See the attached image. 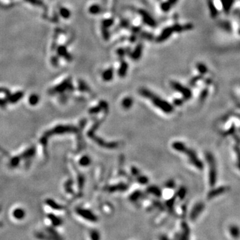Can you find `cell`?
<instances>
[{
    "label": "cell",
    "mask_w": 240,
    "mask_h": 240,
    "mask_svg": "<svg viewBox=\"0 0 240 240\" xmlns=\"http://www.w3.org/2000/svg\"><path fill=\"white\" fill-rule=\"evenodd\" d=\"M48 218H49V220H50L52 225L54 227L60 226L62 224V223H63V221H62L61 218L57 217L56 215L52 214V213L48 215Z\"/></svg>",
    "instance_id": "30bf717a"
},
{
    "label": "cell",
    "mask_w": 240,
    "mask_h": 240,
    "mask_svg": "<svg viewBox=\"0 0 240 240\" xmlns=\"http://www.w3.org/2000/svg\"><path fill=\"white\" fill-rule=\"evenodd\" d=\"M173 147L175 150L178 151L180 152H183L184 153H186V155L188 156L189 161H191L192 163H193L195 165V166L197 167V168H200L201 167V163L199 161H198V159L196 158V155H195V153L191 151L189 149H187L186 145H184V143H181V142H175L173 144Z\"/></svg>",
    "instance_id": "7a4b0ae2"
},
{
    "label": "cell",
    "mask_w": 240,
    "mask_h": 240,
    "mask_svg": "<svg viewBox=\"0 0 240 240\" xmlns=\"http://www.w3.org/2000/svg\"><path fill=\"white\" fill-rule=\"evenodd\" d=\"M139 13L142 17L143 22H144L146 25L150 26V27H156L157 23H156L155 21L153 20V18L147 12H146L145 10L143 9H140Z\"/></svg>",
    "instance_id": "5b68a950"
},
{
    "label": "cell",
    "mask_w": 240,
    "mask_h": 240,
    "mask_svg": "<svg viewBox=\"0 0 240 240\" xmlns=\"http://www.w3.org/2000/svg\"><path fill=\"white\" fill-rule=\"evenodd\" d=\"M132 34L135 35L136 33H140V30H141V27H138V26H137V27H132Z\"/></svg>",
    "instance_id": "1f68e13d"
},
{
    "label": "cell",
    "mask_w": 240,
    "mask_h": 240,
    "mask_svg": "<svg viewBox=\"0 0 240 240\" xmlns=\"http://www.w3.org/2000/svg\"><path fill=\"white\" fill-rule=\"evenodd\" d=\"M35 153V150L34 147H32L29 150H26L25 152L23 153L22 157L23 158H30L33 157Z\"/></svg>",
    "instance_id": "2e32d148"
},
{
    "label": "cell",
    "mask_w": 240,
    "mask_h": 240,
    "mask_svg": "<svg viewBox=\"0 0 240 240\" xmlns=\"http://www.w3.org/2000/svg\"><path fill=\"white\" fill-rule=\"evenodd\" d=\"M13 216L17 220H22L25 216V211L22 208H17L13 212Z\"/></svg>",
    "instance_id": "8fae6325"
},
{
    "label": "cell",
    "mask_w": 240,
    "mask_h": 240,
    "mask_svg": "<svg viewBox=\"0 0 240 240\" xmlns=\"http://www.w3.org/2000/svg\"><path fill=\"white\" fill-rule=\"evenodd\" d=\"M101 33H102V36L105 40H108L109 39V33L108 30V28L102 27L101 28Z\"/></svg>",
    "instance_id": "d4e9b609"
},
{
    "label": "cell",
    "mask_w": 240,
    "mask_h": 240,
    "mask_svg": "<svg viewBox=\"0 0 240 240\" xmlns=\"http://www.w3.org/2000/svg\"><path fill=\"white\" fill-rule=\"evenodd\" d=\"M140 93L143 97L147 98L148 100L152 101V103L156 108L160 109L165 113H171V111H173V107L171 105L150 91L146 90V89H142L140 90Z\"/></svg>",
    "instance_id": "6da1fadb"
},
{
    "label": "cell",
    "mask_w": 240,
    "mask_h": 240,
    "mask_svg": "<svg viewBox=\"0 0 240 240\" xmlns=\"http://www.w3.org/2000/svg\"><path fill=\"white\" fill-rule=\"evenodd\" d=\"M113 69H108L106 70V71L103 73L102 77L104 81H106V82H109V81H111V80L113 78Z\"/></svg>",
    "instance_id": "5bb4252c"
},
{
    "label": "cell",
    "mask_w": 240,
    "mask_h": 240,
    "mask_svg": "<svg viewBox=\"0 0 240 240\" xmlns=\"http://www.w3.org/2000/svg\"><path fill=\"white\" fill-rule=\"evenodd\" d=\"M130 25V23L127 20H123L120 23V26H121V27H124V28H128Z\"/></svg>",
    "instance_id": "4dcf8cb0"
},
{
    "label": "cell",
    "mask_w": 240,
    "mask_h": 240,
    "mask_svg": "<svg viewBox=\"0 0 240 240\" xmlns=\"http://www.w3.org/2000/svg\"><path fill=\"white\" fill-rule=\"evenodd\" d=\"M149 192H150V193H152L154 195H159L160 194V189H159L158 187H150V189H149Z\"/></svg>",
    "instance_id": "f1b7e54d"
},
{
    "label": "cell",
    "mask_w": 240,
    "mask_h": 240,
    "mask_svg": "<svg viewBox=\"0 0 240 240\" xmlns=\"http://www.w3.org/2000/svg\"><path fill=\"white\" fill-rule=\"evenodd\" d=\"M132 105V100L130 98H126L122 101V106L124 108L128 109Z\"/></svg>",
    "instance_id": "d6986e66"
},
{
    "label": "cell",
    "mask_w": 240,
    "mask_h": 240,
    "mask_svg": "<svg viewBox=\"0 0 240 240\" xmlns=\"http://www.w3.org/2000/svg\"><path fill=\"white\" fill-rule=\"evenodd\" d=\"M46 232L49 236L51 237V238L52 240H63L61 236L57 233V231L56 230H55L54 229L52 228H46Z\"/></svg>",
    "instance_id": "9c48e42d"
},
{
    "label": "cell",
    "mask_w": 240,
    "mask_h": 240,
    "mask_svg": "<svg viewBox=\"0 0 240 240\" xmlns=\"http://www.w3.org/2000/svg\"><path fill=\"white\" fill-rule=\"evenodd\" d=\"M62 13H63V15H64V17H68L69 15V11H68V10L66 9L62 10Z\"/></svg>",
    "instance_id": "d6a6232c"
},
{
    "label": "cell",
    "mask_w": 240,
    "mask_h": 240,
    "mask_svg": "<svg viewBox=\"0 0 240 240\" xmlns=\"http://www.w3.org/2000/svg\"><path fill=\"white\" fill-rule=\"evenodd\" d=\"M197 68L201 74H203L207 72V67H206V66L203 64H197Z\"/></svg>",
    "instance_id": "4316f807"
},
{
    "label": "cell",
    "mask_w": 240,
    "mask_h": 240,
    "mask_svg": "<svg viewBox=\"0 0 240 240\" xmlns=\"http://www.w3.org/2000/svg\"><path fill=\"white\" fill-rule=\"evenodd\" d=\"M23 97V93L22 92H18L17 93H15L14 95H12V97H10L9 98V102H11L12 103H16L18 100H20L21 98Z\"/></svg>",
    "instance_id": "e0dca14e"
},
{
    "label": "cell",
    "mask_w": 240,
    "mask_h": 240,
    "mask_svg": "<svg viewBox=\"0 0 240 240\" xmlns=\"http://www.w3.org/2000/svg\"><path fill=\"white\" fill-rule=\"evenodd\" d=\"M171 6L172 5L169 3V1L163 2V3H162L161 5V8L164 12H168L171 8Z\"/></svg>",
    "instance_id": "44dd1931"
},
{
    "label": "cell",
    "mask_w": 240,
    "mask_h": 240,
    "mask_svg": "<svg viewBox=\"0 0 240 240\" xmlns=\"http://www.w3.org/2000/svg\"><path fill=\"white\" fill-rule=\"evenodd\" d=\"M90 163V160L87 156H84L80 161V163L82 166H87Z\"/></svg>",
    "instance_id": "cb8c5ba5"
},
{
    "label": "cell",
    "mask_w": 240,
    "mask_h": 240,
    "mask_svg": "<svg viewBox=\"0 0 240 240\" xmlns=\"http://www.w3.org/2000/svg\"><path fill=\"white\" fill-rule=\"evenodd\" d=\"M20 161V159L19 158L15 157L12 159L11 161H10V165H11L12 167H16V166H17L18 164H19Z\"/></svg>",
    "instance_id": "83f0119b"
},
{
    "label": "cell",
    "mask_w": 240,
    "mask_h": 240,
    "mask_svg": "<svg viewBox=\"0 0 240 240\" xmlns=\"http://www.w3.org/2000/svg\"><path fill=\"white\" fill-rule=\"evenodd\" d=\"M39 98L37 95H32L29 99V102L32 106H35L38 103Z\"/></svg>",
    "instance_id": "7402d4cb"
},
{
    "label": "cell",
    "mask_w": 240,
    "mask_h": 240,
    "mask_svg": "<svg viewBox=\"0 0 240 240\" xmlns=\"http://www.w3.org/2000/svg\"><path fill=\"white\" fill-rule=\"evenodd\" d=\"M171 85L174 90L178 91L180 93H181L182 94H183L184 97L186 99H189L191 98L192 92L187 87H184V85H182L181 84H180L179 83L176 82H171Z\"/></svg>",
    "instance_id": "277c9868"
},
{
    "label": "cell",
    "mask_w": 240,
    "mask_h": 240,
    "mask_svg": "<svg viewBox=\"0 0 240 240\" xmlns=\"http://www.w3.org/2000/svg\"><path fill=\"white\" fill-rule=\"evenodd\" d=\"M168 1L172 5V6H173V5H174L175 4L177 3V0H168Z\"/></svg>",
    "instance_id": "e575fe53"
},
{
    "label": "cell",
    "mask_w": 240,
    "mask_h": 240,
    "mask_svg": "<svg viewBox=\"0 0 240 240\" xmlns=\"http://www.w3.org/2000/svg\"><path fill=\"white\" fill-rule=\"evenodd\" d=\"M76 212L78 215H80L81 217L84 218L86 220L90 221H97V217L90 211L82 208H78L76 210Z\"/></svg>",
    "instance_id": "8992f818"
},
{
    "label": "cell",
    "mask_w": 240,
    "mask_h": 240,
    "mask_svg": "<svg viewBox=\"0 0 240 240\" xmlns=\"http://www.w3.org/2000/svg\"><path fill=\"white\" fill-rule=\"evenodd\" d=\"M113 19H106L104 20L102 22V27L108 28L113 24Z\"/></svg>",
    "instance_id": "603a6c76"
},
{
    "label": "cell",
    "mask_w": 240,
    "mask_h": 240,
    "mask_svg": "<svg viewBox=\"0 0 240 240\" xmlns=\"http://www.w3.org/2000/svg\"><path fill=\"white\" fill-rule=\"evenodd\" d=\"M208 7L209 9L210 10V14L211 15H212V17L213 18L216 17L218 15V10L216 9V7L214 4H213V2L212 1V0H209L208 1Z\"/></svg>",
    "instance_id": "9a60e30c"
},
{
    "label": "cell",
    "mask_w": 240,
    "mask_h": 240,
    "mask_svg": "<svg viewBox=\"0 0 240 240\" xmlns=\"http://www.w3.org/2000/svg\"><path fill=\"white\" fill-rule=\"evenodd\" d=\"M76 131L75 127H74L70 126H58L55 127L54 129L50 130L48 132H47L44 136L48 138L50 135L53 134H64L66 133L74 132Z\"/></svg>",
    "instance_id": "3957f363"
},
{
    "label": "cell",
    "mask_w": 240,
    "mask_h": 240,
    "mask_svg": "<svg viewBox=\"0 0 240 240\" xmlns=\"http://www.w3.org/2000/svg\"><path fill=\"white\" fill-rule=\"evenodd\" d=\"M127 69H128V64L124 61H121V66H120L118 71V74L119 76L121 77H124L126 76L127 72Z\"/></svg>",
    "instance_id": "4fadbf2b"
},
{
    "label": "cell",
    "mask_w": 240,
    "mask_h": 240,
    "mask_svg": "<svg viewBox=\"0 0 240 240\" xmlns=\"http://www.w3.org/2000/svg\"><path fill=\"white\" fill-rule=\"evenodd\" d=\"M6 103H7V101H5L4 100H0V106L1 107V108H4L6 106Z\"/></svg>",
    "instance_id": "836d02e7"
},
{
    "label": "cell",
    "mask_w": 240,
    "mask_h": 240,
    "mask_svg": "<svg viewBox=\"0 0 240 240\" xmlns=\"http://www.w3.org/2000/svg\"><path fill=\"white\" fill-rule=\"evenodd\" d=\"M141 37L147 40H153V38H154L152 33L147 32H142V34H141Z\"/></svg>",
    "instance_id": "484cf974"
},
{
    "label": "cell",
    "mask_w": 240,
    "mask_h": 240,
    "mask_svg": "<svg viewBox=\"0 0 240 240\" xmlns=\"http://www.w3.org/2000/svg\"><path fill=\"white\" fill-rule=\"evenodd\" d=\"M90 238L92 240H100V236L99 232L97 230H92L90 233Z\"/></svg>",
    "instance_id": "ffe728a7"
},
{
    "label": "cell",
    "mask_w": 240,
    "mask_h": 240,
    "mask_svg": "<svg viewBox=\"0 0 240 240\" xmlns=\"http://www.w3.org/2000/svg\"><path fill=\"white\" fill-rule=\"evenodd\" d=\"M89 11L92 14H98L101 12V7L98 5H93L90 7Z\"/></svg>",
    "instance_id": "ac0fdd59"
},
{
    "label": "cell",
    "mask_w": 240,
    "mask_h": 240,
    "mask_svg": "<svg viewBox=\"0 0 240 240\" xmlns=\"http://www.w3.org/2000/svg\"><path fill=\"white\" fill-rule=\"evenodd\" d=\"M46 204L48 206H49V207H50L51 209H53V210H62L64 209L63 206H61V205L57 203L54 200H51V199L46 200Z\"/></svg>",
    "instance_id": "7c38bea8"
},
{
    "label": "cell",
    "mask_w": 240,
    "mask_h": 240,
    "mask_svg": "<svg viewBox=\"0 0 240 240\" xmlns=\"http://www.w3.org/2000/svg\"><path fill=\"white\" fill-rule=\"evenodd\" d=\"M142 51H143L142 44V43L138 44V45L136 46V48H135L134 51H133L132 53H131V55H130V56H131L132 59L133 60H138V59H139L140 58V57L142 56Z\"/></svg>",
    "instance_id": "ba28073f"
},
{
    "label": "cell",
    "mask_w": 240,
    "mask_h": 240,
    "mask_svg": "<svg viewBox=\"0 0 240 240\" xmlns=\"http://www.w3.org/2000/svg\"><path fill=\"white\" fill-rule=\"evenodd\" d=\"M117 54L118 55V56L120 57H124L125 55L126 54V51L125 49L123 48H119L117 50Z\"/></svg>",
    "instance_id": "f546056e"
},
{
    "label": "cell",
    "mask_w": 240,
    "mask_h": 240,
    "mask_svg": "<svg viewBox=\"0 0 240 240\" xmlns=\"http://www.w3.org/2000/svg\"><path fill=\"white\" fill-rule=\"evenodd\" d=\"M173 32H175V31L173 25L171 26V27L165 28L162 31L161 34L158 36L157 39H156V41H158L159 43L163 42V41L168 40Z\"/></svg>",
    "instance_id": "52a82bcc"
}]
</instances>
